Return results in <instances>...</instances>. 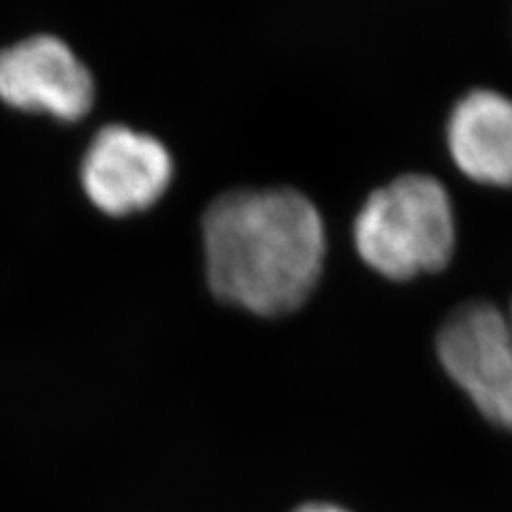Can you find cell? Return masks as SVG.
<instances>
[{
  "label": "cell",
  "instance_id": "3",
  "mask_svg": "<svg viewBox=\"0 0 512 512\" xmlns=\"http://www.w3.org/2000/svg\"><path fill=\"white\" fill-rule=\"evenodd\" d=\"M440 363L480 414L512 431V331L491 303H468L438 333Z\"/></svg>",
  "mask_w": 512,
  "mask_h": 512
},
{
  "label": "cell",
  "instance_id": "2",
  "mask_svg": "<svg viewBox=\"0 0 512 512\" xmlns=\"http://www.w3.org/2000/svg\"><path fill=\"white\" fill-rule=\"evenodd\" d=\"M355 246L376 274L404 282L436 274L455 250V216L446 188L408 173L374 190L355 220Z\"/></svg>",
  "mask_w": 512,
  "mask_h": 512
},
{
  "label": "cell",
  "instance_id": "5",
  "mask_svg": "<svg viewBox=\"0 0 512 512\" xmlns=\"http://www.w3.org/2000/svg\"><path fill=\"white\" fill-rule=\"evenodd\" d=\"M0 99L71 122L90 111L94 84L67 43L41 35L0 52Z\"/></svg>",
  "mask_w": 512,
  "mask_h": 512
},
{
  "label": "cell",
  "instance_id": "7",
  "mask_svg": "<svg viewBox=\"0 0 512 512\" xmlns=\"http://www.w3.org/2000/svg\"><path fill=\"white\" fill-rule=\"evenodd\" d=\"M295 512H350V510L329 502H310V504L299 506Z\"/></svg>",
  "mask_w": 512,
  "mask_h": 512
},
{
  "label": "cell",
  "instance_id": "4",
  "mask_svg": "<svg viewBox=\"0 0 512 512\" xmlns=\"http://www.w3.org/2000/svg\"><path fill=\"white\" fill-rule=\"evenodd\" d=\"M171 175L173 163L163 143L126 126H109L96 135L82 169L90 201L111 216L154 205Z\"/></svg>",
  "mask_w": 512,
  "mask_h": 512
},
{
  "label": "cell",
  "instance_id": "8",
  "mask_svg": "<svg viewBox=\"0 0 512 512\" xmlns=\"http://www.w3.org/2000/svg\"><path fill=\"white\" fill-rule=\"evenodd\" d=\"M508 323H510V331H512V312H510V318H508Z\"/></svg>",
  "mask_w": 512,
  "mask_h": 512
},
{
  "label": "cell",
  "instance_id": "1",
  "mask_svg": "<svg viewBox=\"0 0 512 512\" xmlns=\"http://www.w3.org/2000/svg\"><path fill=\"white\" fill-rule=\"evenodd\" d=\"M203 244L214 295L259 316L301 308L327 254L323 218L293 188L218 197L203 218Z\"/></svg>",
  "mask_w": 512,
  "mask_h": 512
},
{
  "label": "cell",
  "instance_id": "6",
  "mask_svg": "<svg viewBox=\"0 0 512 512\" xmlns=\"http://www.w3.org/2000/svg\"><path fill=\"white\" fill-rule=\"evenodd\" d=\"M448 150L476 184L512 188V101L495 90H474L448 120Z\"/></svg>",
  "mask_w": 512,
  "mask_h": 512
}]
</instances>
